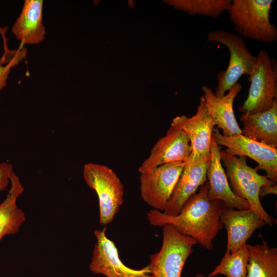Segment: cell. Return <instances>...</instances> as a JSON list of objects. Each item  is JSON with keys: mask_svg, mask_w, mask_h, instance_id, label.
Here are the masks:
<instances>
[{"mask_svg": "<svg viewBox=\"0 0 277 277\" xmlns=\"http://www.w3.org/2000/svg\"><path fill=\"white\" fill-rule=\"evenodd\" d=\"M231 0H181L168 1L174 7L191 15H200L217 18L227 10Z\"/></svg>", "mask_w": 277, "mask_h": 277, "instance_id": "cell-22", "label": "cell"}, {"mask_svg": "<svg viewBox=\"0 0 277 277\" xmlns=\"http://www.w3.org/2000/svg\"><path fill=\"white\" fill-rule=\"evenodd\" d=\"M185 162L164 164L141 173L140 191L144 201L153 209L163 212Z\"/></svg>", "mask_w": 277, "mask_h": 277, "instance_id": "cell-9", "label": "cell"}, {"mask_svg": "<svg viewBox=\"0 0 277 277\" xmlns=\"http://www.w3.org/2000/svg\"><path fill=\"white\" fill-rule=\"evenodd\" d=\"M209 200H219L225 206L238 210L250 208L247 201L236 195L230 186L225 171L222 165L221 150L212 134L210 145V157L207 171Z\"/></svg>", "mask_w": 277, "mask_h": 277, "instance_id": "cell-13", "label": "cell"}, {"mask_svg": "<svg viewBox=\"0 0 277 277\" xmlns=\"http://www.w3.org/2000/svg\"><path fill=\"white\" fill-rule=\"evenodd\" d=\"M208 188L206 182L188 199L176 215L150 210L147 214L149 223L161 227L170 224L181 234L193 238L204 248L211 250L213 240L223 228L220 216L224 205L220 201L208 199Z\"/></svg>", "mask_w": 277, "mask_h": 277, "instance_id": "cell-1", "label": "cell"}, {"mask_svg": "<svg viewBox=\"0 0 277 277\" xmlns=\"http://www.w3.org/2000/svg\"><path fill=\"white\" fill-rule=\"evenodd\" d=\"M106 231L104 227L94 231L96 243L89 266L90 270L106 277H151L148 265L140 269L124 265L114 243L107 236Z\"/></svg>", "mask_w": 277, "mask_h": 277, "instance_id": "cell-11", "label": "cell"}, {"mask_svg": "<svg viewBox=\"0 0 277 277\" xmlns=\"http://www.w3.org/2000/svg\"><path fill=\"white\" fill-rule=\"evenodd\" d=\"M13 172L11 164L0 162V191L4 190L10 183V176Z\"/></svg>", "mask_w": 277, "mask_h": 277, "instance_id": "cell-23", "label": "cell"}, {"mask_svg": "<svg viewBox=\"0 0 277 277\" xmlns=\"http://www.w3.org/2000/svg\"><path fill=\"white\" fill-rule=\"evenodd\" d=\"M43 1L26 0L22 11L13 25L12 32L24 44H37L44 40Z\"/></svg>", "mask_w": 277, "mask_h": 277, "instance_id": "cell-17", "label": "cell"}, {"mask_svg": "<svg viewBox=\"0 0 277 277\" xmlns=\"http://www.w3.org/2000/svg\"><path fill=\"white\" fill-rule=\"evenodd\" d=\"M272 0H233L228 7L235 31L245 38L265 43L277 41V29L269 14Z\"/></svg>", "mask_w": 277, "mask_h": 277, "instance_id": "cell-3", "label": "cell"}, {"mask_svg": "<svg viewBox=\"0 0 277 277\" xmlns=\"http://www.w3.org/2000/svg\"><path fill=\"white\" fill-rule=\"evenodd\" d=\"M191 152L189 139L181 129L171 124L165 136L152 147L148 157L138 168L140 173L174 162H185Z\"/></svg>", "mask_w": 277, "mask_h": 277, "instance_id": "cell-12", "label": "cell"}, {"mask_svg": "<svg viewBox=\"0 0 277 277\" xmlns=\"http://www.w3.org/2000/svg\"><path fill=\"white\" fill-rule=\"evenodd\" d=\"M242 86L236 83L222 97L215 95L211 88L202 87L206 105L210 117L217 127L222 130V134L231 136L242 134L233 110L235 98L241 91Z\"/></svg>", "mask_w": 277, "mask_h": 277, "instance_id": "cell-15", "label": "cell"}, {"mask_svg": "<svg viewBox=\"0 0 277 277\" xmlns=\"http://www.w3.org/2000/svg\"><path fill=\"white\" fill-rule=\"evenodd\" d=\"M213 135L219 145L227 148L225 151L233 156H247L256 162L255 169L263 170L266 176L276 183L277 181V149L240 134L231 136L222 135L213 129Z\"/></svg>", "mask_w": 277, "mask_h": 277, "instance_id": "cell-10", "label": "cell"}, {"mask_svg": "<svg viewBox=\"0 0 277 277\" xmlns=\"http://www.w3.org/2000/svg\"><path fill=\"white\" fill-rule=\"evenodd\" d=\"M277 186L276 184L266 185L262 187L260 190L259 196L262 198L268 194H276Z\"/></svg>", "mask_w": 277, "mask_h": 277, "instance_id": "cell-25", "label": "cell"}, {"mask_svg": "<svg viewBox=\"0 0 277 277\" xmlns=\"http://www.w3.org/2000/svg\"><path fill=\"white\" fill-rule=\"evenodd\" d=\"M249 257L247 243L233 253L226 250L219 264L208 276L221 274L227 277H246Z\"/></svg>", "mask_w": 277, "mask_h": 277, "instance_id": "cell-21", "label": "cell"}, {"mask_svg": "<svg viewBox=\"0 0 277 277\" xmlns=\"http://www.w3.org/2000/svg\"><path fill=\"white\" fill-rule=\"evenodd\" d=\"M220 220L227 230L226 250L230 253L246 244L256 230L266 225L251 208L238 210L224 206Z\"/></svg>", "mask_w": 277, "mask_h": 277, "instance_id": "cell-14", "label": "cell"}, {"mask_svg": "<svg viewBox=\"0 0 277 277\" xmlns=\"http://www.w3.org/2000/svg\"><path fill=\"white\" fill-rule=\"evenodd\" d=\"M207 40L224 45L230 52L226 69L217 75V86L214 93L222 97L238 83L241 76L250 75L256 62V56L251 54L242 37L230 32L212 31L208 33Z\"/></svg>", "mask_w": 277, "mask_h": 277, "instance_id": "cell-5", "label": "cell"}, {"mask_svg": "<svg viewBox=\"0 0 277 277\" xmlns=\"http://www.w3.org/2000/svg\"><path fill=\"white\" fill-rule=\"evenodd\" d=\"M249 252L246 277H277V248L261 244H247Z\"/></svg>", "mask_w": 277, "mask_h": 277, "instance_id": "cell-20", "label": "cell"}, {"mask_svg": "<svg viewBox=\"0 0 277 277\" xmlns=\"http://www.w3.org/2000/svg\"><path fill=\"white\" fill-rule=\"evenodd\" d=\"M242 134L277 148V101L263 112L242 114Z\"/></svg>", "mask_w": 277, "mask_h": 277, "instance_id": "cell-18", "label": "cell"}, {"mask_svg": "<svg viewBox=\"0 0 277 277\" xmlns=\"http://www.w3.org/2000/svg\"><path fill=\"white\" fill-rule=\"evenodd\" d=\"M171 124L181 129L189 139L191 152L187 161L199 163L210 160V145L215 125L208 112L203 95L200 97L194 115L189 117L177 116Z\"/></svg>", "mask_w": 277, "mask_h": 277, "instance_id": "cell-8", "label": "cell"}, {"mask_svg": "<svg viewBox=\"0 0 277 277\" xmlns=\"http://www.w3.org/2000/svg\"><path fill=\"white\" fill-rule=\"evenodd\" d=\"M221 160L226 168V174L233 192L238 196L246 200L252 209L266 224L272 226L274 219L265 211L259 196L261 188L263 186L274 185L266 175L259 174L257 170L247 163L245 156H235L221 151Z\"/></svg>", "mask_w": 277, "mask_h": 277, "instance_id": "cell-2", "label": "cell"}, {"mask_svg": "<svg viewBox=\"0 0 277 277\" xmlns=\"http://www.w3.org/2000/svg\"><path fill=\"white\" fill-rule=\"evenodd\" d=\"M160 250L150 256L151 277H181L185 263L197 244L192 238L181 234L170 224L163 226Z\"/></svg>", "mask_w": 277, "mask_h": 277, "instance_id": "cell-4", "label": "cell"}, {"mask_svg": "<svg viewBox=\"0 0 277 277\" xmlns=\"http://www.w3.org/2000/svg\"><path fill=\"white\" fill-rule=\"evenodd\" d=\"M83 177L88 186L97 194L99 222L107 225L113 221L123 203L124 186L111 168L100 164H85Z\"/></svg>", "mask_w": 277, "mask_h": 277, "instance_id": "cell-6", "label": "cell"}, {"mask_svg": "<svg viewBox=\"0 0 277 277\" xmlns=\"http://www.w3.org/2000/svg\"><path fill=\"white\" fill-rule=\"evenodd\" d=\"M248 82L250 85L247 98L239 107L242 113L265 111L277 101V63L265 49L258 52Z\"/></svg>", "mask_w": 277, "mask_h": 277, "instance_id": "cell-7", "label": "cell"}, {"mask_svg": "<svg viewBox=\"0 0 277 277\" xmlns=\"http://www.w3.org/2000/svg\"><path fill=\"white\" fill-rule=\"evenodd\" d=\"M195 277H205V276L202 273H197L196 274Z\"/></svg>", "mask_w": 277, "mask_h": 277, "instance_id": "cell-26", "label": "cell"}, {"mask_svg": "<svg viewBox=\"0 0 277 277\" xmlns=\"http://www.w3.org/2000/svg\"><path fill=\"white\" fill-rule=\"evenodd\" d=\"M10 187L6 197L0 204V242L6 235L17 233L26 221L25 213L16 204L24 188L14 171L10 176Z\"/></svg>", "mask_w": 277, "mask_h": 277, "instance_id": "cell-19", "label": "cell"}, {"mask_svg": "<svg viewBox=\"0 0 277 277\" xmlns=\"http://www.w3.org/2000/svg\"><path fill=\"white\" fill-rule=\"evenodd\" d=\"M18 60H14L6 65H3L0 60V90L7 84V80L10 73L11 67L16 63Z\"/></svg>", "mask_w": 277, "mask_h": 277, "instance_id": "cell-24", "label": "cell"}, {"mask_svg": "<svg viewBox=\"0 0 277 277\" xmlns=\"http://www.w3.org/2000/svg\"><path fill=\"white\" fill-rule=\"evenodd\" d=\"M209 161L195 163L186 161L182 173L163 212L169 215L178 214L184 204L207 182Z\"/></svg>", "mask_w": 277, "mask_h": 277, "instance_id": "cell-16", "label": "cell"}]
</instances>
